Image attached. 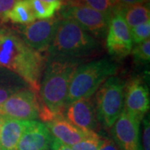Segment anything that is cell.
<instances>
[{
  "label": "cell",
  "instance_id": "cell-1",
  "mask_svg": "<svg viewBox=\"0 0 150 150\" xmlns=\"http://www.w3.org/2000/svg\"><path fill=\"white\" fill-rule=\"evenodd\" d=\"M44 59L23 40L19 34L0 29V66L20 77L33 91L39 92Z\"/></svg>",
  "mask_w": 150,
  "mask_h": 150
},
{
  "label": "cell",
  "instance_id": "cell-2",
  "mask_svg": "<svg viewBox=\"0 0 150 150\" xmlns=\"http://www.w3.org/2000/svg\"><path fill=\"white\" fill-rule=\"evenodd\" d=\"M79 64L75 59H51L48 61L39 88L41 106L38 118L43 121L49 122L62 114L71 79Z\"/></svg>",
  "mask_w": 150,
  "mask_h": 150
},
{
  "label": "cell",
  "instance_id": "cell-3",
  "mask_svg": "<svg viewBox=\"0 0 150 150\" xmlns=\"http://www.w3.org/2000/svg\"><path fill=\"white\" fill-rule=\"evenodd\" d=\"M99 48L96 39L77 23L63 18L59 20L48 52L51 59H74L93 55Z\"/></svg>",
  "mask_w": 150,
  "mask_h": 150
},
{
  "label": "cell",
  "instance_id": "cell-4",
  "mask_svg": "<svg viewBox=\"0 0 150 150\" xmlns=\"http://www.w3.org/2000/svg\"><path fill=\"white\" fill-rule=\"evenodd\" d=\"M117 69L116 64L105 59L79 66L71 79L65 106L78 99L92 97L103 83L112 77Z\"/></svg>",
  "mask_w": 150,
  "mask_h": 150
},
{
  "label": "cell",
  "instance_id": "cell-5",
  "mask_svg": "<svg viewBox=\"0 0 150 150\" xmlns=\"http://www.w3.org/2000/svg\"><path fill=\"white\" fill-rule=\"evenodd\" d=\"M97 120L106 129L112 127L124 107V83L118 77H109L95 95Z\"/></svg>",
  "mask_w": 150,
  "mask_h": 150
},
{
  "label": "cell",
  "instance_id": "cell-6",
  "mask_svg": "<svg viewBox=\"0 0 150 150\" xmlns=\"http://www.w3.org/2000/svg\"><path fill=\"white\" fill-rule=\"evenodd\" d=\"M61 15L63 18L77 23L86 32L94 37L103 38L108 32L110 18L88 6L69 1L63 8Z\"/></svg>",
  "mask_w": 150,
  "mask_h": 150
},
{
  "label": "cell",
  "instance_id": "cell-7",
  "mask_svg": "<svg viewBox=\"0 0 150 150\" xmlns=\"http://www.w3.org/2000/svg\"><path fill=\"white\" fill-rule=\"evenodd\" d=\"M40 103L31 88L15 92L0 106V116L20 120H34L39 117Z\"/></svg>",
  "mask_w": 150,
  "mask_h": 150
},
{
  "label": "cell",
  "instance_id": "cell-8",
  "mask_svg": "<svg viewBox=\"0 0 150 150\" xmlns=\"http://www.w3.org/2000/svg\"><path fill=\"white\" fill-rule=\"evenodd\" d=\"M106 47L109 54L117 59L128 56L134 48L130 28L118 11L110 18Z\"/></svg>",
  "mask_w": 150,
  "mask_h": 150
},
{
  "label": "cell",
  "instance_id": "cell-9",
  "mask_svg": "<svg viewBox=\"0 0 150 150\" xmlns=\"http://www.w3.org/2000/svg\"><path fill=\"white\" fill-rule=\"evenodd\" d=\"M58 18L33 21L24 25L20 37L28 46L38 53L47 51L52 42L58 27Z\"/></svg>",
  "mask_w": 150,
  "mask_h": 150
},
{
  "label": "cell",
  "instance_id": "cell-10",
  "mask_svg": "<svg viewBox=\"0 0 150 150\" xmlns=\"http://www.w3.org/2000/svg\"><path fill=\"white\" fill-rule=\"evenodd\" d=\"M114 143L121 150H142L140 121L124 109L112 125Z\"/></svg>",
  "mask_w": 150,
  "mask_h": 150
},
{
  "label": "cell",
  "instance_id": "cell-11",
  "mask_svg": "<svg viewBox=\"0 0 150 150\" xmlns=\"http://www.w3.org/2000/svg\"><path fill=\"white\" fill-rule=\"evenodd\" d=\"M65 108L66 119L74 127L84 132L93 131L96 128L98 120L92 97L78 99Z\"/></svg>",
  "mask_w": 150,
  "mask_h": 150
},
{
  "label": "cell",
  "instance_id": "cell-12",
  "mask_svg": "<svg viewBox=\"0 0 150 150\" xmlns=\"http://www.w3.org/2000/svg\"><path fill=\"white\" fill-rule=\"evenodd\" d=\"M123 109L132 117L142 121L149 109V89L139 79H134L126 88Z\"/></svg>",
  "mask_w": 150,
  "mask_h": 150
},
{
  "label": "cell",
  "instance_id": "cell-13",
  "mask_svg": "<svg viewBox=\"0 0 150 150\" xmlns=\"http://www.w3.org/2000/svg\"><path fill=\"white\" fill-rule=\"evenodd\" d=\"M53 136L46 124L31 120L20 139L15 150H50Z\"/></svg>",
  "mask_w": 150,
  "mask_h": 150
},
{
  "label": "cell",
  "instance_id": "cell-14",
  "mask_svg": "<svg viewBox=\"0 0 150 150\" xmlns=\"http://www.w3.org/2000/svg\"><path fill=\"white\" fill-rule=\"evenodd\" d=\"M46 126L53 138L69 148L83 139L90 132H84L74 127L62 114L48 122Z\"/></svg>",
  "mask_w": 150,
  "mask_h": 150
},
{
  "label": "cell",
  "instance_id": "cell-15",
  "mask_svg": "<svg viewBox=\"0 0 150 150\" xmlns=\"http://www.w3.org/2000/svg\"><path fill=\"white\" fill-rule=\"evenodd\" d=\"M3 117V116H2ZM31 120L3 117L0 150H15L18 143Z\"/></svg>",
  "mask_w": 150,
  "mask_h": 150
},
{
  "label": "cell",
  "instance_id": "cell-16",
  "mask_svg": "<svg viewBox=\"0 0 150 150\" xmlns=\"http://www.w3.org/2000/svg\"><path fill=\"white\" fill-rule=\"evenodd\" d=\"M118 12L129 28L136 27L144 23L150 21V8L149 2L131 6H122Z\"/></svg>",
  "mask_w": 150,
  "mask_h": 150
},
{
  "label": "cell",
  "instance_id": "cell-17",
  "mask_svg": "<svg viewBox=\"0 0 150 150\" xmlns=\"http://www.w3.org/2000/svg\"><path fill=\"white\" fill-rule=\"evenodd\" d=\"M34 20L35 17L28 0H18L3 18V21H11L13 23L24 25H27Z\"/></svg>",
  "mask_w": 150,
  "mask_h": 150
},
{
  "label": "cell",
  "instance_id": "cell-18",
  "mask_svg": "<svg viewBox=\"0 0 150 150\" xmlns=\"http://www.w3.org/2000/svg\"><path fill=\"white\" fill-rule=\"evenodd\" d=\"M33 15L38 19H49L63 7L62 2H43L40 0H28Z\"/></svg>",
  "mask_w": 150,
  "mask_h": 150
},
{
  "label": "cell",
  "instance_id": "cell-19",
  "mask_svg": "<svg viewBox=\"0 0 150 150\" xmlns=\"http://www.w3.org/2000/svg\"><path fill=\"white\" fill-rule=\"evenodd\" d=\"M78 4L88 6L94 10L100 12L104 15L111 18L113 13L118 12L122 5L117 0H70Z\"/></svg>",
  "mask_w": 150,
  "mask_h": 150
},
{
  "label": "cell",
  "instance_id": "cell-20",
  "mask_svg": "<svg viewBox=\"0 0 150 150\" xmlns=\"http://www.w3.org/2000/svg\"><path fill=\"white\" fill-rule=\"evenodd\" d=\"M27 83L20 77L15 75L12 79L4 82H0V106L15 92L21 90Z\"/></svg>",
  "mask_w": 150,
  "mask_h": 150
},
{
  "label": "cell",
  "instance_id": "cell-21",
  "mask_svg": "<svg viewBox=\"0 0 150 150\" xmlns=\"http://www.w3.org/2000/svg\"><path fill=\"white\" fill-rule=\"evenodd\" d=\"M104 142V139L95 133L90 131L80 142L70 147L71 150H98Z\"/></svg>",
  "mask_w": 150,
  "mask_h": 150
},
{
  "label": "cell",
  "instance_id": "cell-22",
  "mask_svg": "<svg viewBox=\"0 0 150 150\" xmlns=\"http://www.w3.org/2000/svg\"><path fill=\"white\" fill-rule=\"evenodd\" d=\"M131 53L134 56V60L139 64L149 63L150 60V40L147 39L143 43L137 44L132 48Z\"/></svg>",
  "mask_w": 150,
  "mask_h": 150
},
{
  "label": "cell",
  "instance_id": "cell-23",
  "mask_svg": "<svg viewBox=\"0 0 150 150\" xmlns=\"http://www.w3.org/2000/svg\"><path fill=\"white\" fill-rule=\"evenodd\" d=\"M131 38L133 43L139 44L144 41L149 39L150 37V21L144 23L136 27L130 28Z\"/></svg>",
  "mask_w": 150,
  "mask_h": 150
},
{
  "label": "cell",
  "instance_id": "cell-24",
  "mask_svg": "<svg viewBox=\"0 0 150 150\" xmlns=\"http://www.w3.org/2000/svg\"><path fill=\"white\" fill-rule=\"evenodd\" d=\"M143 120V134H142V150H150V123L149 118Z\"/></svg>",
  "mask_w": 150,
  "mask_h": 150
},
{
  "label": "cell",
  "instance_id": "cell-25",
  "mask_svg": "<svg viewBox=\"0 0 150 150\" xmlns=\"http://www.w3.org/2000/svg\"><path fill=\"white\" fill-rule=\"evenodd\" d=\"M18 1V0H0V20L3 21L4 15L13 8Z\"/></svg>",
  "mask_w": 150,
  "mask_h": 150
},
{
  "label": "cell",
  "instance_id": "cell-26",
  "mask_svg": "<svg viewBox=\"0 0 150 150\" xmlns=\"http://www.w3.org/2000/svg\"><path fill=\"white\" fill-rule=\"evenodd\" d=\"M50 150H71V149L69 147L63 144L61 142H59V140L53 138L52 143L50 145Z\"/></svg>",
  "mask_w": 150,
  "mask_h": 150
},
{
  "label": "cell",
  "instance_id": "cell-27",
  "mask_svg": "<svg viewBox=\"0 0 150 150\" xmlns=\"http://www.w3.org/2000/svg\"><path fill=\"white\" fill-rule=\"evenodd\" d=\"M98 150H119L118 146L112 140H104L102 146Z\"/></svg>",
  "mask_w": 150,
  "mask_h": 150
},
{
  "label": "cell",
  "instance_id": "cell-28",
  "mask_svg": "<svg viewBox=\"0 0 150 150\" xmlns=\"http://www.w3.org/2000/svg\"><path fill=\"white\" fill-rule=\"evenodd\" d=\"M148 0H117L118 4L122 6H131L134 4H139L146 3Z\"/></svg>",
  "mask_w": 150,
  "mask_h": 150
},
{
  "label": "cell",
  "instance_id": "cell-29",
  "mask_svg": "<svg viewBox=\"0 0 150 150\" xmlns=\"http://www.w3.org/2000/svg\"><path fill=\"white\" fill-rule=\"evenodd\" d=\"M40 1H43V2H62L63 0H40Z\"/></svg>",
  "mask_w": 150,
  "mask_h": 150
},
{
  "label": "cell",
  "instance_id": "cell-30",
  "mask_svg": "<svg viewBox=\"0 0 150 150\" xmlns=\"http://www.w3.org/2000/svg\"><path fill=\"white\" fill-rule=\"evenodd\" d=\"M2 123H3V117L0 116V135H1V129H2Z\"/></svg>",
  "mask_w": 150,
  "mask_h": 150
}]
</instances>
